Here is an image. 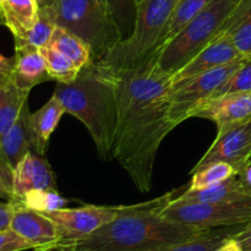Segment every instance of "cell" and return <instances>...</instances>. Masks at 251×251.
Wrapping results in <instances>:
<instances>
[{
    "label": "cell",
    "instance_id": "obj_42",
    "mask_svg": "<svg viewBox=\"0 0 251 251\" xmlns=\"http://www.w3.org/2000/svg\"><path fill=\"white\" fill-rule=\"evenodd\" d=\"M6 80H7V78H6ZM5 81V80H4ZM1 83H2V81H0V87H1Z\"/></svg>",
    "mask_w": 251,
    "mask_h": 251
},
{
    "label": "cell",
    "instance_id": "obj_13",
    "mask_svg": "<svg viewBox=\"0 0 251 251\" xmlns=\"http://www.w3.org/2000/svg\"><path fill=\"white\" fill-rule=\"evenodd\" d=\"M41 189H56L55 176L46 157L31 150L12 171V193L16 199L15 202L20 201L28 191Z\"/></svg>",
    "mask_w": 251,
    "mask_h": 251
},
{
    "label": "cell",
    "instance_id": "obj_19",
    "mask_svg": "<svg viewBox=\"0 0 251 251\" xmlns=\"http://www.w3.org/2000/svg\"><path fill=\"white\" fill-rule=\"evenodd\" d=\"M249 195H251V191L245 188L238 176H234L217 185L203 190H185L180 195L176 196L173 200L185 203H212L237 200Z\"/></svg>",
    "mask_w": 251,
    "mask_h": 251
},
{
    "label": "cell",
    "instance_id": "obj_33",
    "mask_svg": "<svg viewBox=\"0 0 251 251\" xmlns=\"http://www.w3.org/2000/svg\"><path fill=\"white\" fill-rule=\"evenodd\" d=\"M12 213H14V203L0 201V230L10 228Z\"/></svg>",
    "mask_w": 251,
    "mask_h": 251
},
{
    "label": "cell",
    "instance_id": "obj_37",
    "mask_svg": "<svg viewBox=\"0 0 251 251\" xmlns=\"http://www.w3.org/2000/svg\"><path fill=\"white\" fill-rule=\"evenodd\" d=\"M215 251H243V249L233 235V237L228 238L226 242H223Z\"/></svg>",
    "mask_w": 251,
    "mask_h": 251
},
{
    "label": "cell",
    "instance_id": "obj_26",
    "mask_svg": "<svg viewBox=\"0 0 251 251\" xmlns=\"http://www.w3.org/2000/svg\"><path fill=\"white\" fill-rule=\"evenodd\" d=\"M39 51L43 56L47 71L51 80L61 83H70L80 74L81 70L75 65V63L50 44L41 47Z\"/></svg>",
    "mask_w": 251,
    "mask_h": 251
},
{
    "label": "cell",
    "instance_id": "obj_35",
    "mask_svg": "<svg viewBox=\"0 0 251 251\" xmlns=\"http://www.w3.org/2000/svg\"><path fill=\"white\" fill-rule=\"evenodd\" d=\"M0 199L7 201V202H15L14 193H12V188L1 176H0Z\"/></svg>",
    "mask_w": 251,
    "mask_h": 251
},
{
    "label": "cell",
    "instance_id": "obj_16",
    "mask_svg": "<svg viewBox=\"0 0 251 251\" xmlns=\"http://www.w3.org/2000/svg\"><path fill=\"white\" fill-rule=\"evenodd\" d=\"M33 146V134L31 127V112L28 104H25L15 124L0 139V151L10 168L14 171L25 154Z\"/></svg>",
    "mask_w": 251,
    "mask_h": 251
},
{
    "label": "cell",
    "instance_id": "obj_9",
    "mask_svg": "<svg viewBox=\"0 0 251 251\" xmlns=\"http://www.w3.org/2000/svg\"><path fill=\"white\" fill-rule=\"evenodd\" d=\"M135 205L97 206L85 205L77 208H60L46 213L58 227L59 242L56 249L85 239L100 227L112 222L119 216L130 212Z\"/></svg>",
    "mask_w": 251,
    "mask_h": 251
},
{
    "label": "cell",
    "instance_id": "obj_41",
    "mask_svg": "<svg viewBox=\"0 0 251 251\" xmlns=\"http://www.w3.org/2000/svg\"><path fill=\"white\" fill-rule=\"evenodd\" d=\"M50 251H61V250H59V249H54V250H50Z\"/></svg>",
    "mask_w": 251,
    "mask_h": 251
},
{
    "label": "cell",
    "instance_id": "obj_24",
    "mask_svg": "<svg viewBox=\"0 0 251 251\" xmlns=\"http://www.w3.org/2000/svg\"><path fill=\"white\" fill-rule=\"evenodd\" d=\"M211 1L212 0H179L168 24L164 27V31L157 46V50L173 39L185 27V25L191 21L199 12L202 11Z\"/></svg>",
    "mask_w": 251,
    "mask_h": 251
},
{
    "label": "cell",
    "instance_id": "obj_15",
    "mask_svg": "<svg viewBox=\"0 0 251 251\" xmlns=\"http://www.w3.org/2000/svg\"><path fill=\"white\" fill-rule=\"evenodd\" d=\"M10 77L17 87L28 92L34 86L51 80L39 49L29 46H15L14 68Z\"/></svg>",
    "mask_w": 251,
    "mask_h": 251
},
{
    "label": "cell",
    "instance_id": "obj_12",
    "mask_svg": "<svg viewBox=\"0 0 251 251\" xmlns=\"http://www.w3.org/2000/svg\"><path fill=\"white\" fill-rule=\"evenodd\" d=\"M189 118H203L217 125V132L251 119V92L211 97L196 105Z\"/></svg>",
    "mask_w": 251,
    "mask_h": 251
},
{
    "label": "cell",
    "instance_id": "obj_4",
    "mask_svg": "<svg viewBox=\"0 0 251 251\" xmlns=\"http://www.w3.org/2000/svg\"><path fill=\"white\" fill-rule=\"evenodd\" d=\"M178 2L179 0H144L139 2L136 24L130 37L117 42L96 63L113 70L141 65L157 50L164 27Z\"/></svg>",
    "mask_w": 251,
    "mask_h": 251
},
{
    "label": "cell",
    "instance_id": "obj_11",
    "mask_svg": "<svg viewBox=\"0 0 251 251\" xmlns=\"http://www.w3.org/2000/svg\"><path fill=\"white\" fill-rule=\"evenodd\" d=\"M14 203L10 228L29 243L34 251L56 249L60 237L55 223L43 213L25 207L20 202Z\"/></svg>",
    "mask_w": 251,
    "mask_h": 251
},
{
    "label": "cell",
    "instance_id": "obj_3",
    "mask_svg": "<svg viewBox=\"0 0 251 251\" xmlns=\"http://www.w3.org/2000/svg\"><path fill=\"white\" fill-rule=\"evenodd\" d=\"M53 95L60 100L66 113L85 125L98 156L104 161L112 159L118 105L110 71L93 61L80 71L73 82L56 83Z\"/></svg>",
    "mask_w": 251,
    "mask_h": 251
},
{
    "label": "cell",
    "instance_id": "obj_31",
    "mask_svg": "<svg viewBox=\"0 0 251 251\" xmlns=\"http://www.w3.org/2000/svg\"><path fill=\"white\" fill-rule=\"evenodd\" d=\"M29 249H32L31 244L11 228L0 230V251H25Z\"/></svg>",
    "mask_w": 251,
    "mask_h": 251
},
{
    "label": "cell",
    "instance_id": "obj_32",
    "mask_svg": "<svg viewBox=\"0 0 251 251\" xmlns=\"http://www.w3.org/2000/svg\"><path fill=\"white\" fill-rule=\"evenodd\" d=\"M234 238L240 244L243 251H251V220L243 226L239 232L235 233Z\"/></svg>",
    "mask_w": 251,
    "mask_h": 251
},
{
    "label": "cell",
    "instance_id": "obj_1",
    "mask_svg": "<svg viewBox=\"0 0 251 251\" xmlns=\"http://www.w3.org/2000/svg\"><path fill=\"white\" fill-rule=\"evenodd\" d=\"M156 56L154 51L134 69L107 68L114 81L118 105L113 158L141 193L151 190L157 152L174 129L168 117L172 76L157 68Z\"/></svg>",
    "mask_w": 251,
    "mask_h": 251
},
{
    "label": "cell",
    "instance_id": "obj_23",
    "mask_svg": "<svg viewBox=\"0 0 251 251\" xmlns=\"http://www.w3.org/2000/svg\"><path fill=\"white\" fill-rule=\"evenodd\" d=\"M244 225L205 229L196 237L156 251H215L228 238L239 232Z\"/></svg>",
    "mask_w": 251,
    "mask_h": 251
},
{
    "label": "cell",
    "instance_id": "obj_20",
    "mask_svg": "<svg viewBox=\"0 0 251 251\" xmlns=\"http://www.w3.org/2000/svg\"><path fill=\"white\" fill-rule=\"evenodd\" d=\"M242 56H251V0H239L222 26Z\"/></svg>",
    "mask_w": 251,
    "mask_h": 251
},
{
    "label": "cell",
    "instance_id": "obj_30",
    "mask_svg": "<svg viewBox=\"0 0 251 251\" xmlns=\"http://www.w3.org/2000/svg\"><path fill=\"white\" fill-rule=\"evenodd\" d=\"M245 92H251V56L244 59L242 65L230 75V77L211 97Z\"/></svg>",
    "mask_w": 251,
    "mask_h": 251
},
{
    "label": "cell",
    "instance_id": "obj_5",
    "mask_svg": "<svg viewBox=\"0 0 251 251\" xmlns=\"http://www.w3.org/2000/svg\"><path fill=\"white\" fill-rule=\"evenodd\" d=\"M239 0H212L173 39L156 50V65L174 75L195 58L222 31V26Z\"/></svg>",
    "mask_w": 251,
    "mask_h": 251
},
{
    "label": "cell",
    "instance_id": "obj_40",
    "mask_svg": "<svg viewBox=\"0 0 251 251\" xmlns=\"http://www.w3.org/2000/svg\"><path fill=\"white\" fill-rule=\"evenodd\" d=\"M141 1H144V0H137V4H139V2H141Z\"/></svg>",
    "mask_w": 251,
    "mask_h": 251
},
{
    "label": "cell",
    "instance_id": "obj_28",
    "mask_svg": "<svg viewBox=\"0 0 251 251\" xmlns=\"http://www.w3.org/2000/svg\"><path fill=\"white\" fill-rule=\"evenodd\" d=\"M237 174L238 171L232 164L226 163V162H215L196 173L191 174V180L186 190H203V189L217 185Z\"/></svg>",
    "mask_w": 251,
    "mask_h": 251
},
{
    "label": "cell",
    "instance_id": "obj_38",
    "mask_svg": "<svg viewBox=\"0 0 251 251\" xmlns=\"http://www.w3.org/2000/svg\"><path fill=\"white\" fill-rule=\"evenodd\" d=\"M237 176L242 180V183L244 184L245 188L251 191V163H248L247 166L243 167Z\"/></svg>",
    "mask_w": 251,
    "mask_h": 251
},
{
    "label": "cell",
    "instance_id": "obj_39",
    "mask_svg": "<svg viewBox=\"0 0 251 251\" xmlns=\"http://www.w3.org/2000/svg\"><path fill=\"white\" fill-rule=\"evenodd\" d=\"M46 1H48V0H36V2L38 5H42V4H44V2Z\"/></svg>",
    "mask_w": 251,
    "mask_h": 251
},
{
    "label": "cell",
    "instance_id": "obj_18",
    "mask_svg": "<svg viewBox=\"0 0 251 251\" xmlns=\"http://www.w3.org/2000/svg\"><path fill=\"white\" fill-rule=\"evenodd\" d=\"M65 113V108L54 95L43 107L39 108L37 112L31 113L33 146L37 153L43 154V156L46 154L51 134L56 129L61 117Z\"/></svg>",
    "mask_w": 251,
    "mask_h": 251
},
{
    "label": "cell",
    "instance_id": "obj_17",
    "mask_svg": "<svg viewBox=\"0 0 251 251\" xmlns=\"http://www.w3.org/2000/svg\"><path fill=\"white\" fill-rule=\"evenodd\" d=\"M38 14L36 0H0V24L20 41L32 28Z\"/></svg>",
    "mask_w": 251,
    "mask_h": 251
},
{
    "label": "cell",
    "instance_id": "obj_7",
    "mask_svg": "<svg viewBox=\"0 0 251 251\" xmlns=\"http://www.w3.org/2000/svg\"><path fill=\"white\" fill-rule=\"evenodd\" d=\"M161 215L173 222L198 229L245 225L251 220V195L212 203H185L172 200Z\"/></svg>",
    "mask_w": 251,
    "mask_h": 251
},
{
    "label": "cell",
    "instance_id": "obj_2",
    "mask_svg": "<svg viewBox=\"0 0 251 251\" xmlns=\"http://www.w3.org/2000/svg\"><path fill=\"white\" fill-rule=\"evenodd\" d=\"M176 191L147 202L136 203L92 234L60 248L61 251H156L186 242L202 230L173 222L161 211L176 198ZM205 230V229H203Z\"/></svg>",
    "mask_w": 251,
    "mask_h": 251
},
{
    "label": "cell",
    "instance_id": "obj_34",
    "mask_svg": "<svg viewBox=\"0 0 251 251\" xmlns=\"http://www.w3.org/2000/svg\"><path fill=\"white\" fill-rule=\"evenodd\" d=\"M14 68V58L9 59L0 54V81H4L11 76Z\"/></svg>",
    "mask_w": 251,
    "mask_h": 251
},
{
    "label": "cell",
    "instance_id": "obj_29",
    "mask_svg": "<svg viewBox=\"0 0 251 251\" xmlns=\"http://www.w3.org/2000/svg\"><path fill=\"white\" fill-rule=\"evenodd\" d=\"M17 202L22 203L25 207L46 215L64 208L69 203V200L63 198L56 189H41L28 191Z\"/></svg>",
    "mask_w": 251,
    "mask_h": 251
},
{
    "label": "cell",
    "instance_id": "obj_21",
    "mask_svg": "<svg viewBox=\"0 0 251 251\" xmlns=\"http://www.w3.org/2000/svg\"><path fill=\"white\" fill-rule=\"evenodd\" d=\"M28 91L12 82L11 77L2 81L0 87V139L10 130L28 100Z\"/></svg>",
    "mask_w": 251,
    "mask_h": 251
},
{
    "label": "cell",
    "instance_id": "obj_27",
    "mask_svg": "<svg viewBox=\"0 0 251 251\" xmlns=\"http://www.w3.org/2000/svg\"><path fill=\"white\" fill-rule=\"evenodd\" d=\"M108 15L119 34L120 41L126 39L134 31L137 16V0H103Z\"/></svg>",
    "mask_w": 251,
    "mask_h": 251
},
{
    "label": "cell",
    "instance_id": "obj_10",
    "mask_svg": "<svg viewBox=\"0 0 251 251\" xmlns=\"http://www.w3.org/2000/svg\"><path fill=\"white\" fill-rule=\"evenodd\" d=\"M251 157V119L235 124L223 131L217 132L215 141L202 158L191 169L196 173L215 162H226L234 167L239 173L249 163Z\"/></svg>",
    "mask_w": 251,
    "mask_h": 251
},
{
    "label": "cell",
    "instance_id": "obj_8",
    "mask_svg": "<svg viewBox=\"0 0 251 251\" xmlns=\"http://www.w3.org/2000/svg\"><path fill=\"white\" fill-rule=\"evenodd\" d=\"M245 56L229 64L184 78L171 85L169 88V122L173 127L178 126L196 105L210 98L244 61Z\"/></svg>",
    "mask_w": 251,
    "mask_h": 251
},
{
    "label": "cell",
    "instance_id": "obj_22",
    "mask_svg": "<svg viewBox=\"0 0 251 251\" xmlns=\"http://www.w3.org/2000/svg\"><path fill=\"white\" fill-rule=\"evenodd\" d=\"M48 44L70 58L80 70L95 61L88 44L82 38L61 26L55 27Z\"/></svg>",
    "mask_w": 251,
    "mask_h": 251
},
{
    "label": "cell",
    "instance_id": "obj_6",
    "mask_svg": "<svg viewBox=\"0 0 251 251\" xmlns=\"http://www.w3.org/2000/svg\"><path fill=\"white\" fill-rule=\"evenodd\" d=\"M56 26L82 38L98 61L117 42L119 34L108 15L103 0H48Z\"/></svg>",
    "mask_w": 251,
    "mask_h": 251
},
{
    "label": "cell",
    "instance_id": "obj_14",
    "mask_svg": "<svg viewBox=\"0 0 251 251\" xmlns=\"http://www.w3.org/2000/svg\"><path fill=\"white\" fill-rule=\"evenodd\" d=\"M238 58H242L239 51L237 50L232 41L223 32H221L195 58L191 59L178 73L172 75V83L212 70V69L220 68V66L237 60Z\"/></svg>",
    "mask_w": 251,
    "mask_h": 251
},
{
    "label": "cell",
    "instance_id": "obj_43",
    "mask_svg": "<svg viewBox=\"0 0 251 251\" xmlns=\"http://www.w3.org/2000/svg\"><path fill=\"white\" fill-rule=\"evenodd\" d=\"M249 163H251V157H250V159H249Z\"/></svg>",
    "mask_w": 251,
    "mask_h": 251
},
{
    "label": "cell",
    "instance_id": "obj_36",
    "mask_svg": "<svg viewBox=\"0 0 251 251\" xmlns=\"http://www.w3.org/2000/svg\"><path fill=\"white\" fill-rule=\"evenodd\" d=\"M0 176H1L12 188V169L10 168L9 164L5 161L1 151H0Z\"/></svg>",
    "mask_w": 251,
    "mask_h": 251
},
{
    "label": "cell",
    "instance_id": "obj_25",
    "mask_svg": "<svg viewBox=\"0 0 251 251\" xmlns=\"http://www.w3.org/2000/svg\"><path fill=\"white\" fill-rule=\"evenodd\" d=\"M56 27L53 9L48 2L38 5V14L32 28L20 41H15V46H29L39 49L49 43Z\"/></svg>",
    "mask_w": 251,
    "mask_h": 251
}]
</instances>
